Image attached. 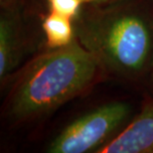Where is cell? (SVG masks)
I'll return each instance as SVG.
<instances>
[{"instance_id":"obj_8","label":"cell","mask_w":153,"mask_h":153,"mask_svg":"<svg viewBox=\"0 0 153 153\" xmlns=\"http://www.w3.org/2000/svg\"><path fill=\"white\" fill-rule=\"evenodd\" d=\"M9 1H10V0H1V4L4 5V4H6V3L9 2Z\"/></svg>"},{"instance_id":"obj_2","label":"cell","mask_w":153,"mask_h":153,"mask_svg":"<svg viewBox=\"0 0 153 153\" xmlns=\"http://www.w3.org/2000/svg\"><path fill=\"white\" fill-rule=\"evenodd\" d=\"M94 44L102 59L114 69L136 73L151 55L153 32L142 16L125 12L103 21L97 30Z\"/></svg>"},{"instance_id":"obj_1","label":"cell","mask_w":153,"mask_h":153,"mask_svg":"<svg viewBox=\"0 0 153 153\" xmlns=\"http://www.w3.org/2000/svg\"><path fill=\"white\" fill-rule=\"evenodd\" d=\"M97 64L96 54L76 41L40 57L15 91L12 115L30 117L60 105L90 84Z\"/></svg>"},{"instance_id":"obj_6","label":"cell","mask_w":153,"mask_h":153,"mask_svg":"<svg viewBox=\"0 0 153 153\" xmlns=\"http://www.w3.org/2000/svg\"><path fill=\"white\" fill-rule=\"evenodd\" d=\"M46 40L49 47L58 49L66 47L73 42L71 19L51 11L43 21Z\"/></svg>"},{"instance_id":"obj_5","label":"cell","mask_w":153,"mask_h":153,"mask_svg":"<svg viewBox=\"0 0 153 153\" xmlns=\"http://www.w3.org/2000/svg\"><path fill=\"white\" fill-rule=\"evenodd\" d=\"M17 30L14 20L2 15L0 20V78L3 79L17 63Z\"/></svg>"},{"instance_id":"obj_7","label":"cell","mask_w":153,"mask_h":153,"mask_svg":"<svg viewBox=\"0 0 153 153\" xmlns=\"http://www.w3.org/2000/svg\"><path fill=\"white\" fill-rule=\"evenodd\" d=\"M94 0H48L51 11L68 18L75 17L85 3Z\"/></svg>"},{"instance_id":"obj_3","label":"cell","mask_w":153,"mask_h":153,"mask_svg":"<svg viewBox=\"0 0 153 153\" xmlns=\"http://www.w3.org/2000/svg\"><path fill=\"white\" fill-rule=\"evenodd\" d=\"M129 106L111 102L69 124L48 148L51 153H84L96 148L126 118Z\"/></svg>"},{"instance_id":"obj_4","label":"cell","mask_w":153,"mask_h":153,"mask_svg":"<svg viewBox=\"0 0 153 153\" xmlns=\"http://www.w3.org/2000/svg\"><path fill=\"white\" fill-rule=\"evenodd\" d=\"M97 152L153 153V105L146 106L122 132Z\"/></svg>"}]
</instances>
